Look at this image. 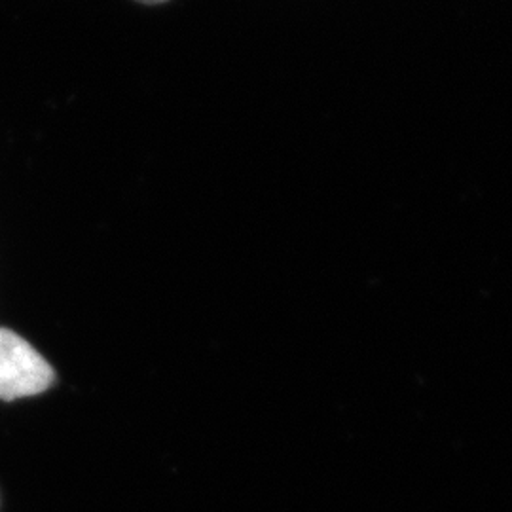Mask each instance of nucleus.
I'll use <instances>...</instances> for the list:
<instances>
[{"mask_svg": "<svg viewBox=\"0 0 512 512\" xmlns=\"http://www.w3.org/2000/svg\"><path fill=\"white\" fill-rule=\"evenodd\" d=\"M55 370L25 338L0 329V401L44 393L54 384Z\"/></svg>", "mask_w": 512, "mask_h": 512, "instance_id": "nucleus-1", "label": "nucleus"}, {"mask_svg": "<svg viewBox=\"0 0 512 512\" xmlns=\"http://www.w3.org/2000/svg\"><path fill=\"white\" fill-rule=\"evenodd\" d=\"M137 2H141V4H162V2H167V0H137Z\"/></svg>", "mask_w": 512, "mask_h": 512, "instance_id": "nucleus-2", "label": "nucleus"}]
</instances>
